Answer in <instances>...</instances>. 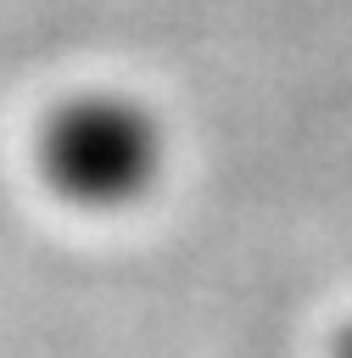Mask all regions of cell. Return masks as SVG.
I'll use <instances>...</instances> for the list:
<instances>
[{"label": "cell", "mask_w": 352, "mask_h": 358, "mask_svg": "<svg viewBox=\"0 0 352 358\" xmlns=\"http://www.w3.org/2000/svg\"><path fill=\"white\" fill-rule=\"evenodd\" d=\"M151 123L123 101H78L45 134V168L78 196L134 190L151 168Z\"/></svg>", "instance_id": "1"}]
</instances>
